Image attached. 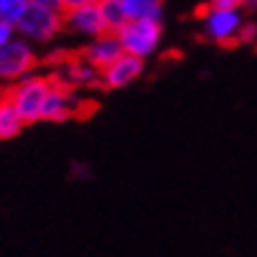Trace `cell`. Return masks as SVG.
<instances>
[{"mask_svg": "<svg viewBox=\"0 0 257 257\" xmlns=\"http://www.w3.org/2000/svg\"><path fill=\"white\" fill-rule=\"evenodd\" d=\"M142 73H144V62L142 59L120 55L111 66L99 71V85L106 87V90H123V87L133 85Z\"/></svg>", "mask_w": 257, "mask_h": 257, "instance_id": "7", "label": "cell"}, {"mask_svg": "<svg viewBox=\"0 0 257 257\" xmlns=\"http://www.w3.org/2000/svg\"><path fill=\"white\" fill-rule=\"evenodd\" d=\"M15 29H17V36L29 40L31 45L33 43H47V40H52L64 29V12L29 5Z\"/></svg>", "mask_w": 257, "mask_h": 257, "instance_id": "3", "label": "cell"}, {"mask_svg": "<svg viewBox=\"0 0 257 257\" xmlns=\"http://www.w3.org/2000/svg\"><path fill=\"white\" fill-rule=\"evenodd\" d=\"M50 87H52V78L29 73L26 78L17 80L15 87L5 94L10 99V104L15 106L17 116L22 118L24 125H31V123H36V120H40L43 104H45V99H47Z\"/></svg>", "mask_w": 257, "mask_h": 257, "instance_id": "1", "label": "cell"}, {"mask_svg": "<svg viewBox=\"0 0 257 257\" xmlns=\"http://www.w3.org/2000/svg\"><path fill=\"white\" fill-rule=\"evenodd\" d=\"M243 17L241 12L234 10H208L203 15V33L205 38H210L217 45H234L241 38L243 29Z\"/></svg>", "mask_w": 257, "mask_h": 257, "instance_id": "5", "label": "cell"}, {"mask_svg": "<svg viewBox=\"0 0 257 257\" xmlns=\"http://www.w3.org/2000/svg\"><path fill=\"white\" fill-rule=\"evenodd\" d=\"M15 38H17V29L12 26V24H8V22H3V19H0V47H5Z\"/></svg>", "mask_w": 257, "mask_h": 257, "instance_id": "16", "label": "cell"}, {"mask_svg": "<svg viewBox=\"0 0 257 257\" xmlns=\"http://www.w3.org/2000/svg\"><path fill=\"white\" fill-rule=\"evenodd\" d=\"M26 8H29L26 0H0V19L17 26L19 19L24 17V12H26Z\"/></svg>", "mask_w": 257, "mask_h": 257, "instance_id": "14", "label": "cell"}, {"mask_svg": "<svg viewBox=\"0 0 257 257\" xmlns=\"http://www.w3.org/2000/svg\"><path fill=\"white\" fill-rule=\"evenodd\" d=\"M29 5L33 8H45V10H57V12H62V3L59 0H26Z\"/></svg>", "mask_w": 257, "mask_h": 257, "instance_id": "18", "label": "cell"}, {"mask_svg": "<svg viewBox=\"0 0 257 257\" xmlns=\"http://www.w3.org/2000/svg\"><path fill=\"white\" fill-rule=\"evenodd\" d=\"M64 85L69 87H90L94 83H99V71L92 69L85 59H76V62H71L64 71V78H62Z\"/></svg>", "mask_w": 257, "mask_h": 257, "instance_id": "10", "label": "cell"}, {"mask_svg": "<svg viewBox=\"0 0 257 257\" xmlns=\"http://www.w3.org/2000/svg\"><path fill=\"white\" fill-rule=\"evenodd\" d=\"M248 0H210L208 3V10H234V12H241V8H245Z\"/></svg>", "mask_w": 257, "mask_h": 257, "instance_id": "15", "label": "cell"}, {"mask_svg": "<svg viewBox=\"0 0 257 257\" xmlns=\"http://www.w3.org/2000/svg\"><path fill=\"white\" fill-rule=\"evenodd\" d=\"M78 109H80V99H78V94H76V90L64 85L62 80H52V87H50L47 99L43 104L40 120L62 123V120H69L71 116H76Z\"/></svg>", "mask_w": 257, "mask_h": 257, "instance_id": "6", "label": "cell"}, {"mask_svg": "<svg viewBox=\"0 0 257 257\" xmlns=\"http://www.w3.org/2000/svg\"><path fill=\"white\" fill-rule=\"evenodd\" d=\"M255 36H257V26H255V24H243L241 38H238V43H248V40H252Z\"/></svg>", "mask_w": 257, "mask_h": 257, "instance_id": "19", "label": "cell"}, {"mask_svg": "<svg viewBox=\"0 0 257 257\" xmlns=\"http://www.w3.org/2000/svg\"><path fill=\"white\" fill-rule=\"evenodd\" d=\"M64 26H66L71 33L83 36V38H90V40L99 38V36L106 33V26L101 22V15H99V8H97V5H87V8L64 12Z\"/></svg>", "mask_w": 257, "mask_h": 257, "instance_id": "8", "label": "cell"}, {"mask_svg": "<svg viewBox=\"0 0 257 257\" xmlns=\"http://www.w3.org/2000/svg\"><path fill=\"white\" fill-rule=\"evenodd\" d=\"M118 43L123 47V55L137 57L142 62H147L161 45L163 38V22H154V19H137V22H127L116 33Z\"/></svg>", "mask_w": 257, "mask_h": 257, "instance_id": "2", "label": "cell"}, {"mask_svg": "<svg viewBox=\"0 0 257 257\" xmlns=\"http://www.w3.org/2000/svg\"><path fill=\"white\" fill-rule=\"evenodd\" d=\"M97 8H99L101 22L106 26V33H118L127 24V15L120 0H99Z\"/></svg>", "mask_w": 257, "mask_h": 257, "instance_id": "12", "label": "cell"}, {"mask_svg": "<svg viewBox=\"0 0 257 257\" xmlns=\"http://www.w3.org/2000/svg\"><path fill=\"white\" fill-rule=\"evenodd\" d=\"M127 15V22L137 19H154L163 22V0H120Z\"/></svg>", "mask_w": 257, "mask_h": 257, "instance_id": "11", "label": "cell"}, {"mask_svg": "<svg viewBox=\"0 0 257 257\" xmlns=\"http://www.w3.org/2000/svg\"><path fill=\"white\" fill-rule=\"evenodd\" d=\"M36 52L29 40H24L17 36L12 43H8L5 47H0V80H17L26 78L29 73H33L36 69Z\"/></svg>", "mask_w": 257, "mask_h": 257, "instance_id": "4", "label": "cell"}, {"mask_svg": "<svg viewBox=\"0 0 257 257\" xmlns=\"http://www.w3.org/2000/svg\"><path fill=\"white\" fill-rule=\"evenodd\" d=\"M62 3V12H71V10L87 8V5H97L99 0H59Z\"/></svg>", "mask_w": 257, "mask_h": 257, "instance_id": "17", "label": "cell"}, {"mask_svg": "<svg viewBox=\"0 0 257 257\" xmlns=\"http://www.w3.org/2000/svg\"><path fill=\"white\" fill-rule=\"evenodd\" d=\"M120 55H123V47L118 43L116 33H104L99 38H92L83 50V59L97 71L111 66Z\"/></svg>", "mask_w": 257, "mask_h": 257, "instance_id": "9", "label": "cell"}, {"mask_svg": "<svg viewBox=\"0 0 257 257\" xmlns=\"http://www.w3.org/2000/svg\"><path fill=\"white\" fill-rule=\"evenodd\" d=\"M22 118L17 116L15 106L10 104L8 97H0V140H12L22 133Z\"/></svg>", "mask_w": 257, "mask_h": 257, "instance_id": "13", "label": "cell"}]
</instances>
